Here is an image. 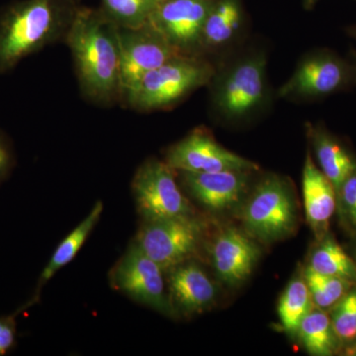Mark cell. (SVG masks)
<instances>
[{"instance_id":"obj_6","label":"cell","mask_w":356,"mask_h":356,"mask_svg":"<svg viewBox=\"0 0 356 356\" xmlns=\"http://www.w3.org/2000/svg\"><path fill=\"white\" fill-rule=\"evenodd\" d=\"M242 220L245 229L264 242L291 235L296 227L297 207L286 178L277 175L262 177L243 206Z\"/></svg>"},{"instance_id":"obj_16","label":"cell","mask_w":356,"mask_h":356,"mask_svg":"<svg viewBox=\"0 0 356 356\" xmlns=\"http://www.w3.org/2000/svg\"><path fill=\"white\" fill-rule=\"evenodd\" d=\"M170 303L175 315H196L214 304L217 290L214 283L197 264L186 261L170 269Z\"/></svg>"},{"instance_id":"obj_22","label":"cell","mask_w":356,"mask_h":356,"mask_svg":"<svg viewBox=\"0 0 356 356\" xmlns=\"http://www.w3.org/2000/svg\"><path fill=\"white\" fill-rule=\"evenodd\" d=\"M313 304L305 278L290 281L278 302V316L283 329L297 332L301 321L313 309Z\"/></svg>"},{"instance_id":"obj_15","label":"cell","mask_w":356,"mask_h":356,"mask_svg":"<svg viewBox=\"0 0 356 356\" xmlns=\"http://www.w3.org/2000/svg\"><path fill=\"white\" fill-rule=\"evenodd\" d=\"M211 257L218 276L227 284L238 285L254 270L259 248L242 232L229 228L215 238Z\"/></svg>"},{"instance_id":"obj_9","label":"cell","mask_w":356,"mask_h":356,"mask_svg":"<svg viewBox=\"0 0 356 356\" xmlns=\"http://www.w3.org/2000/svg\"><path fill=\"white\" fill-rule=\"evenodd\" d=\"M163 269L135 243L112 269L110 281L115 289L134 301L166 316H175L166 294Z\"/></svg>"},{"instance_id":"obj_27","label":"cell","mask_w":356,"mask_h":356,"mask_svg":"<svg viewBox=\"0 0 356 356\" xmlns=\"http://www.w3.org/2000/svg\"><path fill=\"white\" fill-rule=\"evenodd\" d=\"M17 312L0 318V356L6 355L16 341V317Z\"/></svg>"},{"instance_id":"obj_30","label":"cell","mask_w":356,"mask_h":356,"mask_svg":"<svg viewBox=\"0 0 356 356\" xmlns=\"http://www.w3.org/2000/svg\"><path fill=\"white\" fill-rule=\"evenodd\" d=\"M344 31L348 37L356 41V24L348 26V27L344 28Z\"/></svg>"},{"instance_id":"obj_10","label":"cell","mask_w":356,"mask_h":356,"mask_svg":"<svg viewBox=\"0 0 356 356\" xmlns=\"http://www.w3.org/2000/svg\"><path fill=\"white\" fill-rule=\"evenodd\" d=\"M165 161L175 172H259L257 163L222 147L205 127L194 129L184 139L168 147Z\"/></svg>"},{"instance_id":"obj_5","label":"cell","mask_w":356,"mask_h":356,"mask_svg":"<svg viewBox=\"0 0 356 356\" xmlns=\"http://www.w3.org/2000/svg\"><path fill=\"white\" fill-rule=\"evenodd\" d=\"M356 88V58L331 49H315L300 58L276 95L294 102H313Z\"/></svg>"},{"instance_id":"obj_14","label":"cell","mask_w":356,"mask_h":356,"mask_svg":"<svg viewBox=\"0 0 356 356\" xmlns=\"http://www.w3.org/2000/svg\"><path fill=\"white\" fill-rule=\"evenodd\" d=\"M185 188L204 207L222 212L236 205L247 192L252 170L215 172H177Z\"/></svg>"},{"instance_id":"obj_1","label":"cell","mask_w":356,"mask_h":356,"mask_svg":"<svg viewBox=\"0 0 356 356\" xmlns=\"http://www.w3.org/2000/svg\"><path fill=\"white\" fill-rule=\"evenodd\" d=\"M65 43L84 97L102 106L121 100L118 27L99 8L79 6Z\"/></svg>"},{"instance_id":"obj_12","label":"cell","mask_w":356,"mask_h":356,"mask_svg":"<svg viewBox=\"0 0 356 356\" xmlns=\"http://www.w3.org/2000/svg\"><path fill=\"white\" fill-rule=\"evenodd\" d=\"M216 0H161L149 22L181 55L198 56L206 19Z\"/></svg>"},{"instance_id":"obj_20","label":"cell","mask_w":356,"mask_h":356,"mask_svg":"<svg viewBox=\"0 0 356 356\" xmlns=\"http://www.w3.org/2000/svg\"><path fill=\"white\" fill-rule=\"evenodd\" d=\"M297 332L311 355H332L337 350L339 339L332 329L331 318L322 309H312L300 323Z\"/></svg>"},{"instance_id":"obj_11","label":"cell","mask_w":356,"mask_h":356,"mask_svg":"<svg viewBox=\"0 0 356 356\" xmlns=\"http://www.w3.org/2000/svg\"><path fill=\"white\" fill-rule=\"evenodd\" d=\"M120 46L121 99L147 72L156 70L177 55H181L168 43L151 23L135 29L118 28Z\"/></svg>"},{"instance_id":"obj_23","label":"cell","mask_w":356,"mask_h":356,"mask_svg":"<svg viewBox=\"0 0 356 356\" xmlns=\"http://www.w3.org/2000/svg\"><path fill=\"white\" fill-rule=\"evenodd\" d=\"M161 0H102L100 11L118 28L135 29L149 22Z\"/></svg>"},{"instance_id":"obj_29","label":"cell","mask_w":356,"mask_h":356,"mask_svg":"<svg viewBox=\"0 0 356 356\" xmlns=\"http://www.w3.org/2000/svg\"><path fill=\"white\" fill-rule=\"evenodd\" d=\"M320 0H303V7L307 11H310L314 9V7L317 6Z\"/></svg>"},{"instance_id":"obj_4","label":"cell","mask_w":356,"mask_h":356,"mask_svg":"<svg viewBox=\"0 0 356 356\" xmlns=\"http://www.w3.org/2000/svg\"><path fill=\"white\" fill-rule=\"evenodd\" d=\"M216 70L215 62L202 56L177 55L147 72L126 91L121 102L139 112L173 108L194 91L207 86Z\"/></svg>"},{"instance_id":"obj_19","label":"cell","mask_w":356,"mask_h":356,"mask_svg":"<svg viewBox=\"0 0 356 356\" xmlns=\"http://www.w3.org/2000/svg\"><path fill=\"white\" fill-rule=\"evenodd\" d=\"M102 212L103 203L102 201H98L93 206L88 216L84 218L83 221L79 222L76 228L72 229L69 235L65 236L64 240L60 242L55 252H54L53 255H51L50 261L42 271L31 299L18 309V314L22 313L23 311L27 310L30 307L35 305L38 302L40 295H41L42 289H43L44 285L57 274L58 270L67 266L76 257L84 243L88 240L91 232L93 231L98 221H99Z\"/></svg>"},{"instance_id":"obj_21","label":"cell","mask_w":356,"mask_h":356,"mask_svg":"<svg viewBox=\"0 0 356 356\" xmlns=\"http://www.w3.org/2000/svg\"><path fill=\"white\" fill-rule=\"evenodd\" d=\"M313 250L308 267L316 273L356 282V264L332 238H322Z\"/></svg>"},{"instance_id":"obj_26","label":"cell","mask_w":356,"mask_h":356,"mask_svg":"<svg viewBox=\"0 0 356 356\" xmlns=\"http://www.w3.org/2000/svg\"><path fill=\"white\" fill-rule=\"evenodd\" d=\"M337 195L344 221L351 229H356V170L344 180Z\"/></svg>"},{"instance_id":"obj_13","label":"cell","mask_w":356,"mask_h":356,"mask_svg":"<svg viewBox=\"0 0 356 356\" xmlns=\"http://www.w3.org/2000/svg\"><path fill=\"white\" fill-rule=\"evenodd\" d=\"M248 15L243 0H216L204 24L198 56L215 60L245 44Z\"/></svg>"},{"instance_id":"obj_24","label":"cell","mask_w":356,"mask_h":356,"mask_svg":"<svg viewBox=\"0 0 356 356\" xmlns=\"http://www.w3.org/2000/svg\"><path fill=\"white\" fill-rule=\"evenodd\" d=\"M312 300L318 308L325 310L332 308L351 286L350 281L334 276L316 273L310 267L304 273Z\"/></svg>"},{"instance_id":"obj_18","label":"cell","mask_w":356,"mask_h":356,"mask_svg":"<svg viewBox=\"0 0 356 356\" xmlns=\"http://www.w3.org/2000/svg\"><path fill=\"white\" fill-rule=\"evenodd\" d=\"M306 132L317 159L318 168L339 191L344 180L356 170L355 154L323 124L307 122Z\"/></svg>"},{"instance_id":"obj_7","label":"cell","mask_w":356,"mask_h":356,"mask_svg":"<svg viewBox=\"0 0 356 356\" xmlns=\"http://www.w3.org/2000/svg\"><path fill=\"white\" fill-rule=\"evenodd\" d=\"M132 191L144 222L194 215L191 204L178 186L175 170L165 161H144L134 175Z\"/></svg>"},{"instance_id":"obj_8","label":"cell","mask_w":356,"mask_h":356,"mask_svg":"<svg viewBox=\"0 0 356 356\" xmlns=\"http://www.w3.org/2000/svg\"><path fill=\"white\" fill-rule=\"evenodd\" d=\"M203 236V222L191 215L144 222L134 243L163 270H170L197 252Z\"/></svg>"},{"instance_id":"obj_25","label":"cell","mask_w":356,"mask_h":356,"mask_svg":"<svg viewBox=\"0 0 356 356\" xmlns=\"http://www.w3.org/2000/svg\"><path fill=\"white\" fill-rule=\"evenodd\" d=\"M331 322L334 334L341 343L356 339V291L346 293L332 307Z\"/></svg>"},{"instance_id":"obj_2","label":"cell","mask_w":356,"mask_h":356,"mask_svg":"<svg viewBox=\"0 0 356 356\" xmlns=\"http://www.w3.org/2000/svg\"><path fill=\"white\" fill-rule=\"evenodd\" d=\"M214 62L216 70L207 88L211 111L217 119L236 125L269 108L273 93L264 49L243 44Z\"/></svg>"},{"instance_id":"obj_28","label":"cell","mask_w":356,"mask_h":356,"mask_svg":"<svg viewBox=\"0 0 356 356\" xmlns=\"http://www.w3.org/2000/svg\"><path fill=\"white\" fill-rule=\"evenodd\" d=\"M14 165V154L10 143L0 133V182L6 179Z\"/></svg>"},{"instance_id":"obj_3","label":"cell","mask_w":356,"mask_h":356,"mask_svg":"<svg viewBox=\"0 0 356 356\" xmlns=\"http://www.w3.org/2000/svg\"><path fill=\"white\" fill-rule=\"evenodd\" d=\"M77 0H21L0 11V74L44 47L65 42Z\"/></svg>"},{"instance_id":"obj_17","label":"cell","mask_w":356,"mask_h":356,"mask_svg":"<svg viewBox=\"0 0 356 356\" xmlns=\"http://www.w3.org/2000/svg\"><path fill=\"white\" fill-rule=\"evenodd\" d=\"M302 184L307 222L318 240H322L336 212L337 195L334 185L316 165L310 152L304 163Z\"/></svg>"}]
</instances>
